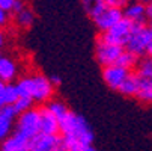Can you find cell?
<instances>
[{
  "mask_svg": "<svg viewBox=\"0 0 152 151\" xmlns=\"http://www.w3.org/2000/svg\"><path fill=\"white\" fill-rule=\"evenodd\" d=\"M104 2L107 5H110V6H118V8L124 9V6L128 3V0H104Z\"/></svg>",
  "mask_w": 152,
  "mask_h": 151,
  "instance_id": "cell-25",
  "label": "cell"
},
{
  "mask_svg": "<svg viewBox=\"0 0 152 151\" xmlns=\"http://www.w3.org/2000/svg\"><path fill=\"white\" fill-rule=\"evenodd\" d=\"M45 106L57 116V119H59L60 122H62L65 118H66L68 113L71 112V110L68 109V106L65 104L63 101H60V100H50L48 103H45Z\"/></svg>",
  "mask_w": 152,
  "mask_h": 151,
  "instance_id": "cell-18",
  "label": "cell"
},
{
  "mask_svg": "<svg viewBox=\"0 0 152 151\" xmlns=\"http://www.w3.org/2000/svg\"><path fill=\"white\" fill-rule=\"evenodd\" d=\"M35 18H36L35 11L29 5H26L20 11L14 12V23H15V26L20 27V29H23V30H27V29H30L33 26Z\"/></svg>",
  "mask_w": 152,
  "mask_h": 151,
  "instance_id": "cell-16",
  "label": "cell"
},
{
  "mask_svg": "<svg viewBox=\"0 0 152 151\" xmlns=\"http://www.w3.org/2000/svg\"><path fill=\"white\" fill-rule=\"evenodd\" d=\"M18 91H17V86L12 83H6L3 94H2V104H14L18 100Z\"/></svg>",
  "mask_w": 152,
  "mask_h": 151,
  "instance_id": "cell-20",
  "label": "cell"
},
{
  "mask_svg": "<svg viewBox=\"0 0 152 151\" xmlns=\"http://www.w3.org/2000/svg\"><path fill=\"white\" fill-rule=\"evenodd\" d=\"M133 70H128L119 63H112V65H105L102 67L101 76L104 83L113 91H119V88L122 86V83L126 80V77L129 76Z\"/></svg>",
  "mask_w": 152,
  "mask_h": 151,
  "instance_id": "cell-9",
  "label": "cell"
},
{
  "mask_svg": "<svg viewBox=\"0 0 152 151\" xmlns=\"http://www.w3.org/2000/svg\"><path fill=\"white\" fill-rule=\"evenodd\" d=\"M9 23V12L0 6V27H5Z\"/></svg>",
  "mask_w": 152,
  "mask_h": 151,
  "instance_id": "cell-24",
  "label": "cell"
},
{
  "mask_svg": "<svg viewBox=\"0 0 152 151\" xmlns=\"http://www.w3.org/2000/svg\"><path fill=\"white\" fill-rule=\"evenodd\" d=\"M146 15H148V20L152 23V0L146 2Z\"/></svg>",
  "mask_w": 152,
  "mask_h": 151,
  "instance_id": "cell-26",
  "label": "cell"
},
{
  "mask_svg": "<svg viewBox=\"0 0 152 151\" xmlns=\"http://www.w3.org/2000/svg\"><path fill=\"white\" fill-rule=\"evenodd\" d=\"M0 109H2V104H0Z\"/></svg>",
  "mask_w": 152,
  "mask_h": 151,
  "instance_id": "cell-34",
  "label": "cell"
},
{
  "mask_svg": "<svg viewBox=\"0 0 152 151\" xmlns=\"http://www.w3.org/2000/svg\"><path fill=\"white\" fill-rule=\"evenodd\" d=\"M33 103H35V100L32 97H18V100L14 103V106H15L17 112L21 113V112L30 109V107H33Z\"/></svg>",
  "mask_w": 152,
  "mask_h": 151,
  "instance_id": "cell-21",
  "label": "cell"
},
{
  "mask_svg": "<svg viewBox=\"0 0 152 151\" xmlns=\"http://www.w3.org/2000/svg\"><path fill=\"white\" fill-rule=\"evenodd\" d=\"M30 151H63L62 135L38 133L30 139Z\"/></svg>",
  "mask_w": 152,
  "mask_h": 151,
  "instance_id": "cell-10",
  "label": "cell"
},
{
  "mask_svg": "<svg viewBox=\"0 0 152 151\" xmlns=\"http://www.w3.org/2000/svg\"><path fill=\"white\" fill-rule=\"evenodd\" d=\"M50 79H51V82H53L56 86H59V85H60V79H59L56 74H51V77H50Z\"/></svg>",
  "mask_w": 152,
  "mask_h": 151,
  "instance_id": "cell-29",
  "label": "cell"
},
{
  "mask_svg": "<svg viewBox=\"0 0 152 151\" xmlns=\"http://www.w3.org/2000/svg\"><path fill=\"white\" fill-rule=\"evenodd\" d=\"M121 95L128 97V98H136L137 92H139V77L136 71H131L129 76L126 77V80L122 83V86L118 91Z\"/></svg>",
  "mask_w": 152,
  "mask_h": 151,
  "instance_id": "cell-17",
  "label": "cell"
},
{
  "mask_svg": "<svg viewBox=\"0 0 152 151\" xmlns=\"http://www.w3.org/2000/svg\"><path fill=\"white\" fill-rule=\"evenodd\" d=\"M15 130L24 133L29 138L36 136L41 133V112L36 107H30V109L18 113L17 121H15Z\"/></svg>",
  "mask_w": 152,
  "mask_h": 151,
  "instance_id": "cell-7",
  "label": "cell"
},
{
  "mask_svg": "<svg viewBox=\"0 0 152 151\" xmlns=\"http://www.w3.org/2000/svg\"><path fill=\"white\" fill-rule=\"evenodd\" d=\"M137 77H139V92L136 98L142 104H152V57L148 56L146 59H142L136 68Z\"/></svg>",
  "mask_w": 152,
  "mask_h": 151,
  "instance_id": "cell-3",
  "label": "cell"
},
{
  "mask_svg": "<svg viewBox=\"0 0 152 151\" xmlns=\"http://www.w3.org/2000/svg\"><path fill=\"white\" fill-rule=\"evenodd\" d=\"M89 18L94 21L96 29L102 33L113 27L118 21L124 18V9L118 6H110L107 3H101L99 6L94 8L91 12H88Z\"/></svg>",
  "mask_w": 152,
  "mask_h": 151,
  "instance_id": "cell-2",
  "label": "cell"
},
{
  "mask_svg": "<svg viewBox=\"0 0 152 151\" xmlns=\"http://www.w3.org/2000/svg\"><path fill=\"white\" fill-rule=\"evenodd\" d=\"M81 3H83V8H84L86 14H88V12H91L94 8H96V6H99L101 3H105V2H104V0H81Z\"/></svg>",
  "mask_w": 152,
  "mask_h": 151,
  "instance_id": "cell-22",
  "label": "cell"
},
{
  "mask_svg": "<svg viewBox=\"0 0 152 151\" xmlns=\"http://www.w3.org/2000/svg\"><path fill=\"white\" fill-rule=\"evenodd\" d=\"M17 116H18V112L14 104L2 106V109H0V144L12 133Z\"/></svg>",
  "mask_w": 152,
  "mask_h": 151,
  "instance_id": "cell-11",
  "label": "cell"
},
{
  "mask_svg": "<svg viewBox=\"0 0 152 151\" xmlns=\"http://www.w3.org/2000/svg\"><path fill=\"white\" fill-rule=\"evenodd\" d=\"M5 86H6V83L0 79V104H2V94H3V89H5ZM3 106V104H2Z\"/></svg>",
  "mask_w": 152,
  "mask_h": 151,
  "instance_id": "cell-27",
  "label": "cell"
},
{
  "mask_svg": "<svg viewBox=\"0 0 152 151\" xmlns=\"http://www.w3.org/2000/svg\"><path fill=\"white\" fill-rule=\"evenodd\" d=\"M139 57H140L139 55H136V53H133V52H129V50L125 49L124 53L119 56L116 63H119V65H122V67H125L128 70H134V68H137L139 62H140Z\"/></svg>",
  "mask_w": 152,
  "mask_h": 151,
  "instance_id": "cell-19",
  "label": "cell"
},
{
  "mask_svg": "<svg viewBox=\"0 0 152 151\" xmlns=\"http://www.w3.org/2000/svg\"><path fill=\"white\" fill-rule=\"evenodd\" d=\"M29 83H30V95L35 100V103L45 104L50 100H53L54 92H56V85L51 82L50 77L39 73L30 74Z\"/></svg>",
  "mask_w": 152,
  "mask_h": 151,
  "instance_id": "cell-4",
  "label": "cell"
},
{
  "mask_svg": "<svg viewBox=\"0 0 152 151\" xmlns=\"http://www.w3.org/2000/svg\"><path fill=\"white\" fill-rule=\"evenodd\" d=\"M133 26H134V21L128 20L126 17H124L121 21H118L113 27H110L108 30L102 32L101 36L105 41H108V42H113V44L125 47L128 39H129V35H131Z\"/></svg>",
  "mask_w": 152,
  "mask_h": 151,
  "instance_id": "cell-8",
  "label": "cell"
},
{
  "mask_svg": "<svg viewBox=\"0 0 152 151\" xmlns=\"http://www.w3.org/2000/svg\"><path fill=\"white\" fill-rule=\"evenodd\" d=\"M146 55L152 57V42H151V44H149V47H148V52H146Z\"/></svg>",
  "mask_w": 152,
  "mask_h": 151,
  "instance_id": "cell-30",
  "label": "cell"
},
{
  "mask_svg": "<svg viewBox=\"0 0 152 151\" xmlns=\"http://www.w3.org/2000/svg\"><path fill=\"white\" fill-rule=\"evenodd\" d=\"M18 77V63L9 57L3 56L0 59V79L5 83H12Z\"/></svg>",
  "mask_w": 152,
  "mask_h": 151,
  "instance_id": "cell-15",
  "label": "cell"
},
{
  "mask_svg": "<svg viewBox=\"0 0 152 151\" xmlns=\"http://www.w3.org/2000/svg\"><path fill=\"white\" fill-rule=\"evenodd\" d=\"M137 2H145V3H146V2H148V0H137Z\"/></svg>",
  "mask_w": 152,
  "mask_h": 151,
  "instance_id": "cell-31",
  "label": "cell"
},
{
  "mask_svg": "<svg viewBox=\"0 0 152 151\" xmlns=\"http://www.w3.org/2000/svg\"><path fill=\"white\" fill-rule=\"evenodd\" d=\"M151 42H152L151 29L145 23H134L131 35H129V39L126 42L125 49L142 56V55H146Z\"/></svg>",
  "mask_w": 152,
  "mask_h": 151,
  "instance_id": "cell-5",
  "label": "cell"
},
{
  "mask_svg": "<svg viewBox=\"0 0 152 151\" xmlns=\"http://www.w3.org/2000/svg\"><path fill=\"white\" fill-rule=\"evenodd\" d=\"M30 139L24 133L18 130L12 132L2 144H0V150L2 151H30Z\"/></svg>",
  "mask_w": 152,
  "mask_h": 151,
  "instance_id": "cell-12",
  "label": "cell"
},
{
  "mask_svg": "<svg viewBox=\"0 0 152 151\" xmlns=\"http://www.w3.org/2000/svg\"><path fill=\"white\" fill-rule=\"evenodd\" d=\"M149 29H151V35H152V24H151V26H149Z\"/></svg>",
  "mask_w": 152,
  "mask_h": 151,
  "instance_id": "cell-32",
  "label": "cell"
},
{
  "mask_svg": "<svg viewBox=\"0 0 152 151\" xmlns=\"http://www.w3.org/2000/svg\"><path fill=\"white\" fill-rule=\"evenodd\" d=\"M124 17L128 20L134 21V23H145L148 20L146 15V3L145 2H137V0H131L124 6Z\"/></svg>",
  "mask_w": 152,
  "mask_h": 151,
  "instance_id": "cell-14",
  "label": "cell"
},
{
  "mask_svg": "<svg viewBox=\"0 0 152 151\" xmlns=\"http://www.w3.org/2000/svg\"><path fill=\"white\" fill-rule=\"evenodd\" d=\"M39 112H41V133L59 135L60 133V121L57 119V116L45 104L39 107Z\"/></svg>",
  "mask_w": 152,
  "mask_h": 151,
  "instance_id": "cell-13",
  "label": "cell"
},
{
  "mask_svg": "<svg viewBox=\"0 0 152 151\" xmlns=\"http://www.w3.org/2000/svg\"><path fill=\"white\" fill-rule=\"evenodd\" d=\"M124 50H125V47L113 44V42H108L99 35L95 42V59L101 67L112 65V63L118 62V59L124 53Z\"/></svg>",
  "mask_w": 152,
  "mask_h": 151,
  "instance_id": "cell-6",
  "label": "cell"
},
{
  "mask_svg": "<svg viewBox=\"0 0 152 151\" xmlns=\"http://www.w3.org/2000/svg\"><path fill=\"white\" fill-rule=\"evenodd\" d=\"M5 42H6V39H5V33H3L2 29H0V47H3V46H5Z\"/></svg>",
  "mask_w": 152,
  "mask_h": 151,
  "instance_id": "cell-28",
  "label": "cell"
},
{
  "mask_svg": "<svg viewBox=\"0 0 152 151\" xmlns=\"http://www.w3.org/2000/svg\"><path fill=\"white\" fill-rule=\"evenodd\" d=\"M15 2H17V0H0V6H2L5 11H8V12L11 14V12L14 11Z\"/></svg>",
  "mask_w": 152,
  "mask_h": 151,
  "instance_id": "cell-23",
  "label": "cell"
},
{
  "mask_svg": "<svg viewBox=\"0 0 152 151\" xmlns=\"http://www.w3.org/2000/svg\"><path fill=\"white\" fill-rule=\"evenodd\" d=\"M2 57H3V55H2V53H0V59H2Z\"/></svg>",
  "mask_w": 152,
  "mask_h": 151,
  "instance_id": "cell-33",
  "label": "cell"
},
{
  "mask_svg": "<svg viewBox=\"0 0 152 151\" xmlns=\"http://www.w3.org/2000/svg\"><path fill=\"white\" fill-rule=\"evenodd\" d=\"M60 135L65 151H94V132L86 119L74 112L60 122Z\"/></svg>",
  "mask_w": 152,
  "mask_h": 151,
  "instance_id": "cell-1",
  "label": "cell"
}]
</instances>
